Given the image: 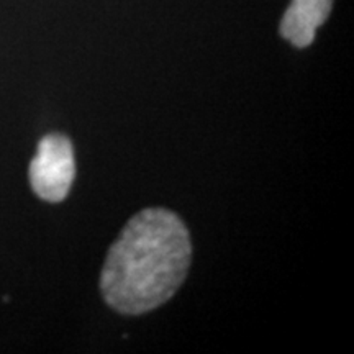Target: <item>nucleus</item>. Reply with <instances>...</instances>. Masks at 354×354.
I'll use <instances>...</instances> for the list:
<instances>
[{
  "mask_svg": "<svg viewBox=\"0 0 354 354\" xmlns=\"http://www.w3.org/2000/svg\"><path fill=\"white\" fill-rule=\"evenodd\" d=\"M192 245L180 216L166 209L136 214L110 246L100 276L105 302L123 315L166 304L189 272Z\"/></svg>",
  "mask_w": 354,
  "mask_h": 354,
  "instance_id": "f257e3e1",
  "label": "nucleus"
},
{
  "mask_svg": "<svg viewBox=\"0 0 354 354\" xmlns=\"http://www.w3.org/2000/svg\"><path fill=\"white\" fill-rule=\"evenodd\" d=\"M76 176L74 149L68 136L46 135L30 165V184L41 201L57 203L68 197Z\"/></svg>",
  "mask_w": 354,
  "mask_h": 354,
  "instance_id": "f03ea898",
  "label": "nucleus"
},
{
  "mask_svg": "<svg viewBox=\"0 0 354 354\" xmlns=\"http://www.w3.org/2000/svg\"><path fill=\"white\" fill-rule=\"evenodd\" d=\"M333 0H292L281 21V35L297 48H307L328 19Z\"/></svg>",
  "mask_w": 354,
  "mask_h": 354,
  "instance_id": "7ed1b4c3",
  "label": "nucleus"
}]
</instances>
